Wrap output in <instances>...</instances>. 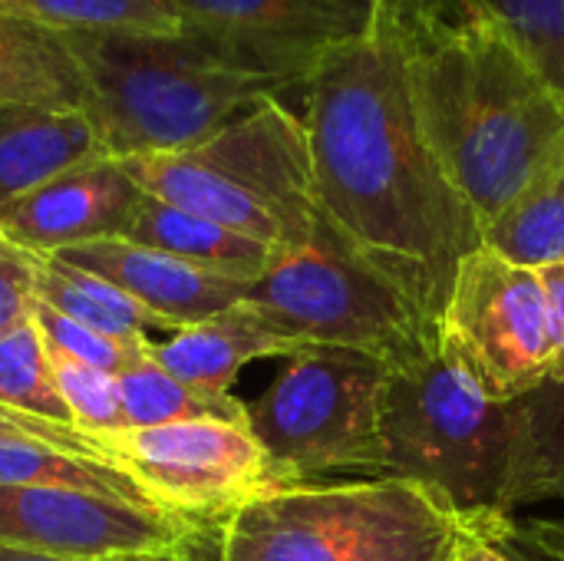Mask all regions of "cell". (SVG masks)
<instances>
[{"label":"cell","mask_w":564,"mask_h":561,"mask_svg":"<svg viewBox=\"0 0 564 561\" xmlns=\"http://www.w3.org/2000/svg\"><path fill=\"white\" fill-rule=\"evenodd\" d=\"M301 96L321 215L440 324L482 225L420 126L390 10L364 40L324 53Z\"/></svg>","instance_id":"1"},{"label":"cell","mask_w":564,"mask_h":561,"mask_svg":"<svg viewBox=\"0 0 564 561\" xmlns=\"http://www.w3.org/2000/svg\"><path fill=\"white\" fill-rule=\"evenodd\" d=\"M420 126L479 225L564 165V99L492 20L449 0H383Z\"/></svg>","instance_id":"2"},{"label":"cell","mask_w":564,"mask_h":561,"mask_svg":"<svg viewBox=\"0 0 564 561\" xmlns=\"http://www.w3.org/2000/svg\"><path fill=\"white\" fill-rule=\"evenodd\" d=\"M86 76V119L112 159L185 152L251 109L301 93L208 36L175 30H63Z\"/></svg>","instance_id":"3"},{"label":"cell","mask_w":564,"mask_h":561,"mask_svg":"<svg viewBox=\"0 0 564 561\" xmlns=\"http://www.w3.org/2000/svg\"><path fill=\"white\" fill-rule=\"evenodd\" d=\"M509 522L463 516L390 476L301 483L241 506L221 526L218 561H456L506 539Z\"/></svg>","instance_id":"4"},{"label":"cell","mask_w":564,"mask_h":561,"mask_svg":"<svg viewBox=\"0 0 564 561\" xmlns=\"http://www.w3.org/2000/svg\"><path fill=\"white\" fill-rule=\"evenodd\" d=\"M122 165L145 195L271 251L304 245L321 222L307 132L281 99L251 109L195 149L135 155Z\"/></svg>","instance_id":"5"},{"label":"cell","mask_w":564,"mask_h":561,"mask_svg":"<svg viewBox=\"0 0 564 561\" xmlns=\"http://www.w3.org/2000/svg\"><path fill=\"white\" fill-rule=\"evenodd\" d=\"M516 407L489 400L446 354L390 367L380 397V476L406 479L456 513L506 526Z\"/></svg>","instance_id":"6"},{"label":"cell","mask_w":564,"mask_h":561,"mask_svg":"<svg viewBox=\"0 0 564 561\" xmlns=\"http://www.w3.org/2000/svg\"><path fill=\"white\" fill-rule=\"evenodd\" d=\"M245 301L297 347H350L387 367L440 347V324L364 261L324 215L304 245L278 251Z\"/></svg>","instance_id":"7"},{"label":"cell","mask_w":564,"mask_h":561,"mask_svg":"<svg viewBox=\"0 0 564 561\" xmlns=\"http://www.w3.org/2000/svg\"><path fill=\"white\" fill-rule=\"evenodd\" d=\"M387 364L350 347H304L245 403L248 430L294 486L327 473L380 476V397Z\"/></svg>","instance_id":"8"},{"label":"cell","mask_w":564,"mask_h":561,"mask_svg":"<svg viewBox=\"0 0 564 561\" xmlns=\"http://www.w3.org/2000/svg\"><path fill=\"white\" fill-rule=\"evenodd\" d=\"M443 354L496 403H516L552 380V311L542 274L489 248L456 274L440 317Z\"/></svg>","instance_id":"9"},{"label":"cell","mask_w":564,"mask_h":561,"mask_svg":"<svg viewBox=\"0 0 564 561\" xmlns=\"http://www.w3.org/2000/svg\"><path fill=\"white\" fill-rule=\"evenodd\" d=\"M106 453L162 513L205 526H225L251 499L294 486L248 423L218 417L129 430Z\"/></svg>","instance_id":"10"},{"label":"cell","mask_w":564,"mask_h":561,"mask_svg":"<svg viewBox=\"0 0 564 561\" xmlns=\"http://www.w3.org/2000/svg\"><path fill=\"white\" fill-rule=\"evenodd\" d=\"M221 526L192 522L155 506L63 486L0 483V549L50 559L149 555L195 546Z\"/></svg>","instance_id":"11"},{"label":"cell","mask_w":564,"mask_h":561,"mask_svg":"<svg viewBox=\"0 0 564 561\" xmlns=\"http://www.w3.org/2000/svg\"><path fill=\"white\" fill-rule=\"evenodd\" d=\"M182 30L307 83L317 60L364 40L380 0H169Z\"/></svg>","instance_id":"12"},{"label":"cell","mask_w":564,"mask_h":561,"mask_svg":"<svg viewBox=\"0 0 564 561\" xmlns=\"http://www.w3.org/2000/svg\"><path fill=\"white\" fill-rule=\"evenodd\" d=\"M142 195L122 159L96 155L0 205V228L33 255H56L122 238Z\"/></svg>","instance_id":"13"},{"label":"cell","mask_w":564,"mask_h":561,"mask_svg":"<svg viewBox=\"0 0 564 561\" xmlns=\"http://www.w3.org/2000/svg\"><path fill=\"white\" fill-rule=\"evenodd\" d=\"M56 258L116 284L132 301H139L162 324V331L172 334L241 304L254 284L126 238L76 245L56 251Z\"/></svg>","instance_id":"14"},{"label":"cell","mask_w":564,"mask_h":561,"mask_svg":"<svg viewBox=\"0 0 564 561\" xmlns=\"http://www.w3.org/2000/svg\"><path fill=\"white\" fill-rule=\"evenodd\" d=\"M304 347L278 334L248 301L175 331L152 344L155 360L185 387L205 397H235L238 374L264 357H291Z\"/></svg>","instance_id":"15"},{"label":"cell","mask_w":564,"mask_h":561,"mask_svg":"<svg viewBox=\"0 0 564 561\" xmlns=\"http://www.w3.org/2000/svg\"><path fill=\"white\" fill-rule=\"evenodd\" d=\"M96 155L106 152L86 112L0 106V205Z\"/></svg>","instance_id":"16"},{"label":"cell","mask_w":564,"mask_h":561,"mask_svg":"<svg viewBox=\"0 0 564 561\" xmlns=\"http://www.w3.org/2000/svg\"><path fill=\"white\" fill-rule=\"evenodd\" d=\"M0 106L86 109V76L63 30L0 13Z\"/></svg>","instance_id":"17"},{"label":"cell","mask_w":564,"mask_h":561,"mask_svg":"<svg viewBox=\"0 0 564 561\" xmlns=\"http://www.w3.org/2000/svg\"><path fill=\"white\" fill-rule=\"evenodd\" d=\"M122 238L245 281H258L278 258V251H271L268 245L251 241L185 208H175L155 195H142Z\"/></svg>","instance_id":"18"},{"label":"cell","mask_w":564,"mask_h":561,"mask_svg":"<svg viewBox=\"0 0 564 561\" xmlns=\"http://www.w3.org/2000/svg\"><path fill=\"white\" fill-rule=\"evenodd\" d=\"M516 407L512 470L502 496V513L564 499V380H545Z\"/></svg>","instance_id":"19"},{"label":"cell","mask_w":564,"mask_h":561,"mask_svg":"<svg viewBox=\"0 0 564 561\" xmlns=\"http://www.w3.org/2000/svg\"><path fill=\"white\" fill-rule=\"evenodd\" d=\"M36 301L126 347H142L152 341L149 334L155 327L162 331V324L126 291L56 255H36Z\"/></svg>","instance_id":"20"},{"label":"cell","mask_w":564,"mask_h":561,"mask_svg":"<svg viewBox=\"0 0 564 561\" xmlns=\"http://www.w3.org/2000/svg\"><path fill=\"white\" fill-rule=\"evenodd\" d=\"M152 344H142L129 354L122 364L119 390H122V407L129 417L132 430H149V427H165V423H182V420H202V417H218V420H235L248 423L245 403L238 397H205L182 380H175L152 354Z\"/></svg>","instance_id":"21"},{"label":"cell","mask_w":564,"mask_h":561,"mask_svg":"<svg viewBox=\"0 0 564 561\" xmlns=\"http://www.w3.org/2000/svg\"><path fill=\"white\" fill-rule=\"evenodd\" d=\"M482 248L535 271L564 265V165L482 225Z\"/></svg>","instance_id":"22"},{"label":"cell","mask_w":564,"mask_h":561,"mask_svg":"<svg viewBox=\"0 0 564 561\" xmlns=\"http://www.w3.org/2000/svg\"><path fill=\"white\" fill-rule=\"evenodd\" d=\"M0 403L50 423L73 427L50 370V347L33 317L0 337Z\"/></svg>","instance_id":"23"},{"label":"cell","mask_w":564,"mask_h":561,"mask_svg":"<svg viewBox=\"0 0 564 561\" xmlns=\"http://www.w3.org/2000/svg\"><path fill=\"white\" fill-rule=\"evenodd\" d=\"M0 13L53 30H182L169 0H0Z\"/></svg>","instance_id":"24"},{"label":"cell","mask_w":564,"mask_h":561,"mask_svg":"<svg viewBox=\"0 0 564 561\" xmlns=\"http://www.w3.org/2000/svg\"><path fill=\"white\" fill-rule=\"evenodd\" d=\"M50 370H53V380L59 387L66 410L73 417V427L79 433H86L89 440H96L106 450V443H112L132 430L126 407H122V390H119L116 374L83 364V360H73V357H63L56 350H50Z\"/></svg>","instance_id":"25"},{"label":"cell","mask_w":564,"mask_h":561,"mask_svg":"<svg viewBox=\"0 0 564 561\" xmlns=\"http://www.w3.org/2000/svg\"><path fill=\"white\" fill-rule=\"evenodd\" d=\"M499 23L564 99V0H449Z\"/></svg>","instance_id":"26"},{"label":"cell","mask_w":564,"mask_h":561,"mask_svg":"<svg viewBox=\"0 0 564 561\" xmlns=\"http://www.w3.org/2000/svg\"><path fill=\"white\" fill-rule=\"evenodd\" d=\"M33 324L43 334L50 350L83 360V364H93V367H102L109 374H119L122 364L129 360V354L135 350V347H126V344H119V341H112V337H106V334H99L40 301L33 304Z\"/></svg>","instance_id":"27"},{"label":"cell","mask_w":564,"mask_h":561,"mask_svg":"<svg viewBox=\"0 0 564 561\" xmlns=\"http://www.w3.org/2000/svg\"><path fill=\"white\" fill-rule=\"evenodd\" d=\"M36 255L0 228V337L33 317Z\"/></svg>","instance_id":"28"},{"label":"cell","mask_w":564,"mask_h":561,"mask_svg":"<svg viewBox=\"0 0 564 561\" xmlns=\"http://www.w3.org/2000/svg\"><path fill=\"white\" fill-rule=\"evenodd\" d=\"M506 539L539 559L564 561V519H512Z\"/></svg>","instance_id":"29"},{"label":"cell","mask_w":564,"mask_h":561,"mask_svg":"<svg viewBox=\"0 0 564 561\" xmlns=\"http://www.w3.org/2000/svg\"><path fill=\"white\" fill-rule=\"evenodd\" d=\"M221 529L208 532L195 546L175 549V552H149V555H112V559H50V555H30V552H10L0 549V561H218Z\"/></svg>","instance_id":"30"},{"label":"cell","mask_w":564,"mask_h":561,"mask_svg":"<svg viewBox=\"0 0 564 561\" xmlns=\"http://www.w3.org/2000/svg\"><path fill=\"white\" fill-rule=\"evenodd\" d=\"M542 284L549 294V311H552V341H555V357H552V380H564V265L542 268Z\"/></svg>","instance_id":"31"},{"label":"cell","mask_w":564,"mask_h":561,"mask_svg":"<svg viewBox=\"0 0 564 561\" xmlns=\"http://www.w3.org/2000/svg\"><path fill=\"white\" fill-rule=\"evenodd\" d=\"M456 561H516V559H512V552H509L506 539H489V542L473 546L463 559H456Z\"/></svg>","instance_id":"32"},{"label":"cell","mask_w":564,"mask_h":561,"mask_svg":"<svg viewBox=\"0 0 564 561\" xmlns=\"http://www.w3.org/2000/svg\"><path fill=\"white\" fill-rule=\"evenodd\" d=\"M506 546H509V552H512V559L516 561H545V559H539V555H532V552H525L522 546L509 542V539H506Z\"/></svg>","instance_id":"33"},{"label":"cell","mask_w":564,"mask_h":561,"mask_svg":"<svg viewBox=\"0 0 564 561\" xmlns=\"http://www.w3.org/2000/svg\"><path fill=\"white\" fill-rule=\"evenodd\" d=\"M380 3H383V0H380Z\"/></svg>","instance_id":"34"}]
</instances>
